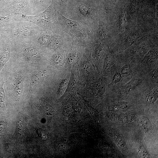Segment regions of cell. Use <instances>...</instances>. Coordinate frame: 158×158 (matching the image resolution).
Returning <instances> with one entry per match:
<instances>
[{
  "mask_svg": "<svg viewBox=\"0 0 158 158\" xmlns=\"http://www.w3.org/2000/svg\"><path fill=\"white\" fill-rule=\"evenodd\" d=\"M5 126L6 124L4 121H1L0 122V135L3 133Z\"/></svg>",
  "mask_w": 158,
  "mask_h": 158,
  "instance_id": "ffe728a7",
  "label": "cell"
},
{
  "mask_svg": "<svg viewBox=\"0 0 158 158\" xmlns=\"http://www.w3.org/2000/svg\"><path fill=\"white\" fill-rule=\"evenodd\" d=\"M131 72V68L129 65H126L124 66L121 71V73L123 74H128Z\"/></svg>",
  "mask_w": 158,
  "mask_h": 158,
  "instance_id": "e0dca14e",
  "label": "cell"
},
{
  "mask_svg": "<svg viewBox=\"0 0 158 158\" xmlns=\"http://www.w3.org/2000/svg\"><path fill=\"white\" fill-rule=\"evenodd\" d=\"M43 30L34 23L13 17L12 20L4 31L13 42H21L35 40Z\"/></svg>",
  "mask_w": 158,
  "mask_h": 158,
  "instance_id": "6da1fadb",
  "label": "cell"
},
{
  "mask_svg": "<svg viewBox=\"0 0 158 158\" xmlns=\"http://www.w3.org/2000/svg\"><path fill=\"white\" fill-rule=\"evenodd\" d=\"M105 91V87L101 84L97 83L94 86L93 89V92L95 95L97 96L102 95Z\"/></svg>",
  "mask_w": 158,
  "mask_h": 158,
  "instance_id": "30bf717a",
  "label": "cell"
},
{
  "mask_svg": "<svg viewBox=\"0 0 158 158\" xmlns=\"http://www.w3.org/2000/svg\"><path fill=\"white\" fill-rule=\"evenodd\" d=\"M112 61L111 59L110 58H107L105 62L104 68L106 70H108L110 68L111 64H112Z\"/></svg>",
  "mask_w": 158,
  "mask_h": 158,
  "instance_id": "ac0fdd59",
  "label": "cell"
},
{
  "mask_svg": "<svg viewBox=\"0 0 158 158\" xmlns=\"http://www.w3.org/2000/svg\"><path fill=\"white\" fill-rule=\"evenodd\" d=\"M16 80L15 82V92L17 96L20 97V96L22 92L23 87V79L19 76Z\"/></svg>",
  "mask_w": 158,
  "mask_h": 158,
  "instance_id": "9c48e42d",
  "label": "cell"
},
{
  "mask_svg": "<svg viewBox=\"0 0 158 158\" xmlns=\"http://www.w3.org/2000/svg\"><path fill=\"white\" fill-rule=\"evenodd\" d=\"M6 149L7 151L10 152L13 150V147L11 144L7 143L6 145Z\"/></svg>",
  "mask_w": 158,
  "mask_h": 158,
  "instance_id": "7402d4cb",
  "label": "cell"
},
{
  "mask_svg": "<svg viewBox=\"0 0 158 158\" xmlns=\"http://www.w3.org/2000/svg\"><path fill=\"white\" fill-rule=\"evenodd\" d=\"M13 17L0 14V33L5 31L13 19Z\"/></svg>",
  "mask_w": 158,
  "mask_h": 158,
  "instance_id": "8992f818",
  "label": "cell"
},
{
  "mask_svg": "<svg viewBox=\"0 0 158 158\" xmlns=\"http://www.w3.org/2000/svg\"><path fill=\"white\" fill-rule=\"evenodd\" d=\"M140 80L138 79H133L128 83L123 86V88L130 89L138 86L140 83Z\"/></svg>",
  "mask_w": 158,
  "mask_h": 158,
  "instance_id": "7c38bea8",
  "label": "cell"
},
{
  "mask_svg": "<svg viewBox=\"0 0 158 158\" xmlns=\"http://www.w3.org/2000/svg\"><path fill=\"white\" fill-rule=\"evenodd\" d=\"M59 1L60 6L63 8L66 11L68 0H59Z\"/></svg>",
  "mask_w": 158,
  "mask_h": 158,
  "instance_id": "44dd1931",
  "label": "cell"
},
{
  "mask_svg": "<svg viewBox=\"0 0 158 158\" xmlns=\"http://www.w3.org/2000/svg\"><path fill=\"white\" fill-rule=\"evenodd\" d=\"M32 41L17 42L20 44L19 55L20 57L24 59L34 60L40 58L41 55L39 50L35 45L31 43Z\"/></svg>",
  "mask_w": 158,
  "mask_h": 158,
  "instance_id": "5b68a950",
  "label": "cell"
},
{
  "mask_svg": "<svg viewBox=\"0 0 158 158\" xmlns=\"http://www.w3.org/2000/svg\"><path fill=\"white\" fill-rule=\"evenodd\" d=\"M5 94L2 87H0V106L1 108L6 109L5 104Z\"/></svg>",
  "mask_w": 158,
  "mask_h": 158,
  "instance_id": "5bb4252c",
  "label": "cell"
},
{
  "mask_svg": "<svg viewBox=\"0 0 158 158\" xmlns=\"http://www.w3.org/2000/svg\"><path fill=\"white\" fill-rule=\"evenodd\" d=\"M140 121L142 126L145 130H150L151 127V124L148 118L145 116H142L141 117Z\"/></svg>",
  "mask_w": 158,
  "mask_h": 158,
  "instance_id": "8fae6325",
  "label": "cell"
},
{
  "mask_svg": "<svg viewBox=\"0 0 158 158\" xmlns=\"http://www.w3.org/2000/svg\"><path fill=\"white\" fill-rule=\"evenodd\" d=\"M121 74L119 73H116L114 75L111 81V83H116L119 82L121 80Z\"/></svg>",
  "mask_w": 158,
  "mask_h": 158,
  "instance_id": "2e32d148",
  "label": "cell"
},
{
  "mask_svg": "<svg viewBox=\"0 0 158 158\" xmlns=\"http://www.w3.org/2000/svg\"><path fill=\"white\" fill-rule=\"evenodd\" d=\"M14 0H0V8L12 2Z\"/></svg>",
  "mask_w": 158,
  "mask_h": 158,
  "instance_id": "d6986e66",
  "label": "cell"
},
{
  "mask_svg": "<svg viewBox=\"0 0 158 158\" xmlns=\"http://www.w3.org/2000/svg\"><path fill=\"white\" fill-rule=\"evenodd\" d=\"M37 134L39 137L43 139H46L47 138V135L46 132L40 128H37L36 129Z\"/></svg>",
  "mask_w": 158,
  "mask_h": 158,
  "instance_id": "9a60e30c",
  "label": "cell"
},
{
  "mask_svg": "<svg viewBox=\"0 0 158 158\" xmlns=\"http://www.w3.org/2000/svg\"><path fill=\"white\" fill-rule=\"evenodd\" d=\"M0 14L13 17L17 15L30 16L36 15L29 0H14L0 8Z\"/></svg>",
  "mask_w": 158,
  "mask_h": 158,
  "instance_id": "3957f363",
  "label": "cell"
},
{
  "mask_svg": "<svg viewBox=\"0 0 158 158\" xmlns=\"http://www.w3.org/2000/svg\"><path fill=\"white\" fill-rule=\"evenodd\" d=\"M42 109L44 113L48 115H53L55 113L53 108L48 105H43L42 107Z\"/></svg>",
  "mask_w": 158,
  "mask_h": 158,
  "instance_id": "4fadbf2b",
  "label": "cell"
},
{
  "mask_svg": "<svg viewBox=\"0 0 158 158\" xmlns=\"http://www.w3.org/2000/svg\"><path fill=\"white\" fill-rule=\"evenodd\" d=\"M153 76L154 77V78L155 77H157L158 75L157 70L154 71L153 72Z\"/></svg>",
  "mask_w": 158,
  "mask_h": 158,
  "instance_id": "603a6c76",
  "label": "cell"
},
{
  "mask_svg": "<svg viewBox=\"0 0 158 158\" xmlns=\"http://www.w3.org/2000/svg\"><path fill=\"white\" fill-rule=\"evenodd\" d=\"M25 130L24 124L21 120L17 121L15 132L13 137L16 138H20L23 136Z\"/></svg>",
  "mask_w": 158,
  "mask_h": 158,
  "instance_id": "ba28073f",
  "label": "cell"
},
{
  "mask_svg": "<svg viewBox=\"0 0 158 158\" xmlns=\"http://www.w3.org/2000/svg\"><path fill=\"white\" fill-rule=\"evenodd\" d=\"M79 13L78 14L79 15L81 18L84 20H87V18H89L90 16V11L86 6L82 4L79 5Z\"/></svg>",
  "mask_w": 158,
  "mask_h": 158,
  "instance_id": "52a82bcc",
  "label": "cell"
},
{
  "mask_svg": "<svg viewBox=\"0 0 158 158\" xmlns=\"http://www.w3.org/2000/svg\"><path fill=\"white\" fill-rule=\"evenodd\" d=\"M57 4L53 0L49 6L43 12L35 15H17L14 17L34 23L44 30L53 33L59 32L60 26L57 17Z\"/></svg>",
  "mask_w": 158,
  "mask_h": 158,
  "instance_id": "7a4b0ae2",
  "label": "cell"
},
{
  "mask_svg": "<svg viewBox=\"0 0 158 158\" xmlns=\"http://www.w3.org/2000/svg\"><path fill=\"white\" fill-rule=\"evenodd\" d=\"M57 13L59 24L65 31L73 37L87 38V32L82 25L75 21L66 18L58 11Z\"/></svg>",
  "mask_w": 158,
  "mask_h": 158,
  "instance_id": "277c9868",
  "label": "cell"
}]
</instances>
